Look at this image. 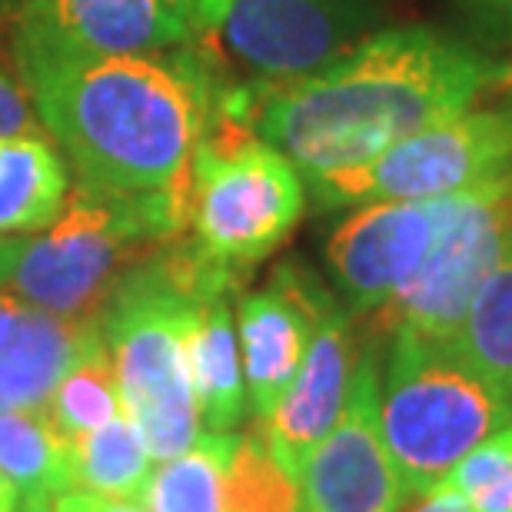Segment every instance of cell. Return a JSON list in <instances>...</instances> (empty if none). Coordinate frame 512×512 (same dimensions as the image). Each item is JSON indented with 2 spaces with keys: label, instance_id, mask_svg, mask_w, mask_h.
I'll return each instance as SVG.
<instances>
[{
  "label": "cell",
  "instance_id": "6da1fadb",
  "mask_svg": "<svg viewBox=\"0 0 512 512\" xmlns=\"http://www.w3.org/2000/svg\"><path fill=\"white\" fill-rule=\"evenodd\" d=\"M10 34L40 127L80 183L117 193H187L193 150L220 104L197 47L90 54L24 27Z\"/></svg>",
  "mask_w": 512,
  "mask_h": 512
},
{
  "label": "cell",
  "instance_id": "7a4b0ae2",
  "mask_svg": "<svg viewBox=\"0 0 512 512\" xmlns=\"http://www.w3.org/2000/svg\"><path fill=\"white\" fill-rule=\"evenodd\" d=\"M506 60L426 27L380 30L313 74L263 84L250 127L286 153L303 180H313L360 167L463 110L503 74Z\"/></svg>",
  "mask_w": 512,
  "mask_h": 512
},
{
  "label": "cell",
  "instance_id": "3957f363",
  "mask_svg": "<svg viewBox=\"0 0 512 512\" xmlns=\"http://www.w3.org/2000/svg\"><path fill=\"white\" fill-rule=\"evenodd\" d=\"M233 290L230 276L210 270L177 237L140 256L100 306V333L114 360L120 399L147 439L153 463L187 453L203 433L187 336L197 306Z\"/></svg>",
  "mask_w": 512,
  "mask_h": 512
},
{
  "label": "cell",
  "instance_id": "277c9868",
  "mask_svg": "<svg viewBox=\"0 0 512 512\" xmlns=\"http://www.w3.org/2000/svg\"><path fill=\"white\" fill-rule=\"evenodd\" d=\"M303 210L306 180L296 163L243 120L233 97H220L190 160L183 243L240 286L296 230Z\"/></svg>",
  "mask_w": 512,
  "mask_h": 512
},
{
  "label": "cell",
  "instance_id": "5b68a950",
  "mask_svg": "<svg viewBox=\"0 0 512 512\" xmlns=\"http://www.w3.org/2000/svg\"><path fill=\"white\" fill-rule=\"evenodd\" d=\"M187 193H117L70 183L64 210L20 240L10 293L57 316H97L140 256L183 237Z\"/></svg>",
  "mask_w": 512,
  "mask_h": 512
},
{
  "label": "cell",
  "instance_id": "8992f818",
  "mask_svg": "<svg viewBox=\"0 0 512 512\" xmlns=\"http://www.w3.org/2000/svg\"><path fill=\"white\" fill-rule=\"evenodd\" d=\"M380 373V426L406 499L443 486L456 463L512 423V389L489 380L456 343L393 330Z\"/></svg>",
  "mask_w": 512,
  "mask_h": 512
},
{
  "label": "cell",
  "instance_id": "52a82bcc",
  "mask_svg": "<svg viewBox=\"0 0 512 512\" xmlns=\"http://www.w3.org/2000/svg\"><path fill=\"white\" fill-rule=\"evenodd\" d=\"M512 173V57L463 110L409 133L380 157L306 180L323 210L370 200L456 197Z\"/></svg>",
  "mask_w": 512,
  "mask_h": 512
},
{
  "label": "cell",
  "instance_id": "ba28073f",
  "mask_svg": "<svg viewBox=\"0 0 512 512\" xmlns=\"http://www.w3.org/2000/svg\"><path fill=\"white\" fill-rule=\"evenodd\" d=\"M512 237V173L489 187L463 193L453 220L429 247L426 260L409 283L373 313L383 333L413 330L429 340L453 343L463 326L466 306L489 266Z\"/></svg>",
  "mask_w": 512,
  "mask_h": 512
},
{
  "label": "cell",
  "instance_id": "9c48e42d",
  "mask_svg": "<svg viewBox=\"0 0 512 512\" xmlns=\"http://www.w3.org/2000/svg\"><path fill=\"white\" fill-rule=\"evenodd\" d=\"M380 373L383 350L366 340L340 419L296 479L303 512H399L406 503L380 426Z\"/></svg>",
  "mask_w": 512,
  "mask_h": 512
},
{
  "label": "cell",
  "instance_id": "30bf717a",
  "mask_svg": "<svg viewBox=\"0 0 512 512\" xmlns=\"http://www.w3.org/2000/svg\"><path fill=\"white\" fill-rule=\"evenodd\" d=\"M463 200H370L356 203L326 240V263L346 310L373 316L409 283Z\"/></svg>",
  "mask_w": 512,
  "mask_h": 512
},
{
  "label": "cell",
  "instance_id": "8fae6325",
  "mask_svg": "<svg viewBox=\"0 0 512 512\" xmlns=\"http://www.w3.org/2000/svg\"><path fill=\"white\" fill-rule=\"evenodd\" d=\"M333 303L336 296L326 293L323 283L296 260L280 263L263 290L240 300L237 340L256 426L273 413L286 386L300 373L316 326Z\"/></svg>",
  "mask_w": 512,
  "mask_h": 512
},
{
  "label": "cell",
  "instance_id": "7c38bea8",
  "mask_svg": "<svg viewBox=\"0 0 512 512\" xmlns=\"http://www.w3.org/2000/svg\"><path fill=\"white\" fill-rule=\"evenodd\" d=\"M220 30L260 84H286L350 50L360 14L353 0H233Z\"/></svg>",
  "mask_w": 512,
  "mask_h": 512
},
{
  "label": "cell",
  "instance_id": "4fadbf2b",
  "mask_svg": "<svg viewBox=\"0 0 512 512\" xmlns=\"http://www.w3.org/2000/svg\"><path fill=\"white\" fill-rule=\"evenodd\" d=\"M14 27L90 54H163L207 37L193 0H20Z\"/></svg>",
  "mask_w": 512,
  "mask_h": 512
},
{
  "label": "cell",
  "instance_id": "5bb4252c",
  "mask_svg": "<svg viewBox=\"0 0 512 512\" xmlns=\"http://www.w3.org/2000/svg\"><path fill=\"white\" fill-rule=\"evenodd\" d=\"M356 360H360V343H356L353 313L336 300L316 326L300 373L286 386L273 413L260 423L263 443L293 479H300L306 459L340 419Z\"/></svg>",
  "mask_w": 512,
  "mask_h": 512
},
{
  "label": "cell",
  "instance_id": "9a60e30c",
  "mask_svg": "<svg viewBox=\"0 0 512 512\" xmlns=\"http://www.w3.org/2000/svg\"><path fill=\"white\" fill-rule=\"evenodd\" d=\"M100 340L97 316H57L24 306L0 343V413L37 409L54 396L67 370Z\"/></svg>",
  "mask_w": 512,
  "mask_h": 512
},
{
  "label": "cell",
  "instance_id": "2e32d148",
  "mask_svg": "<svg viewBox=\"0 0 512 512\" xmlns=\"http://www.w3.org/2000/svg\"><path fill=\"white\" fill-rule=\"evenodd\" d=\"M187 356L200 426L207 433H233L247 419L250 399L247 383H243V360L230 293H213L197 306L187 336Z\"/></svg>",
  "mask_w": 512,
  "mask_h": 512
},
{
  "label": "cell",
  "instance_id": "e0dca14e",
  "mask_svg": "<svg viewBox=\"0 0 512 512\" xmlns=\"http://www.w3.org/2000/svg\"><path fill=\"white\" fill-rule=\"evenodd\" d=\"M70 167L40 133L0 137V233L24 237L44 230L64 210Z\"/></svg>",
  "mask_w": 512,
  "mask_h": 512
},
{
  "label": "cell",
  "instance_id": "ac0fdd59",
  "mask_svg": "<svg viewBox=\"0 0 512 512\" xmlns=\"http://www.w3.org/2000/svg\"><path fill=\"white\" fill-rule=\"evenodd\" d=\"M0 476L24 506H54L74 489V446L57 433L47 409L0 413Z\"/></svg>",
  "mask_w": 512,
  "mask_h": 512
},
{
  "label": "cell",
  "instance_id": "d6986e66",
  "mask_svg": "<svg viewBox=\"0 0 512 512\" xmlns=\"http://www.w3.org/2000/svg\"><path fill=\"white\" fill-rule=\"evenodd\" d=\"M237 433H203L187 453L147 476L140 503L147 512H223V479Z\"/></svg>",
  "mask_w": 512,
  "mask_h": 512
},
{
  "label": "cell",
  "instance_id": "ffe728a7",
  "mask_svg": "<svg viewBox=\"0 0 512 512\" xmlns=\"http://www.w3.org/2000/svg\"><path fill=\"white\" fill-rule=\"evenodd\" d=\"M453 343L476 370L512 389V237L476 286Z\"/></svg>",
  "mask_w": 512,
  "mask_h": 512
},
{
  "label": "cell",
  "instance_id": "44dd1931",
  "mask_svg": "<svg viewBox=\"0 0 512 512\" xmlns=\"http://www.w3.org/2000/svg\"><path fill=\"white\" fill-rule=\"evenodd\" d=\"M70 446H74V489L114 499H140L153 456L127 409Z\"/></svg>",
  "mask_w": 512,
  "mask_h": 512
},
{
  "label": "cell",
  "instance_id": "7402d4cb",
  "mask_svg": "<svg viewBox=\"0 0 512 512\" xmlns=\"http://www.w3.org/2000/svg\"><path fill=\"white\" fill-rule=\"evenodd\" d=\"M50 423L67 443H77L80 436L94 433L114 416L124 413V399H120V383L110 350L100 340L70 366L64 380L57 383L54 396L44 403Z\"/></svg>",
  "mask_w": 512,
  "mask_h": 512
},
{
  "label": "cell",
  "instance_id": "603a6c76",
  "mask_svg": "<svg viewBox=\"0 0 512 512\" xmlns=\"http://www.w3.org/2000/svg\"><path fill=\"white\" fill-rule=\"evenodd\" d=\"M223 512H303L300 483L273 459L263 433H243L233 443Z\"/></svg>",
  "mask_w": 512,
  "mask_h": 512
},
{
  "label": "cell",
  "instance_id": "cb8c5ba5",
  "mask_svg": "<svg viewBox=\"0 0 512 512\" xmlns=\"http://www.w3.org/2000/svg\"><path fill=\"white\" fill-rule=\"evenodd\" d=\"M446 483L466 496L469 512H512V423L469 449Z\"/></svg>",
  "mask_w": 512,
  "mask_h": 512
},
{
  "label": "cell",
  "instance_id": "d4e9b609",
  "mask_svg": "<svg viewBox=\"0 0 512 512\" xmlns=\"http://www.w3.org/2000/svg\"><path fill=\"white\" fill-rule=\"evenodd\" d=\"M40 117L34 110L24 80H20L17 67H7L0 60V137H14V133H37Z\"/></svg>",
  "mask_w": 512,
  "mask_h": 512
},
{
  "label": "cell",
  "instance_id": "484cf974",
  "mask_svg": "<svg viewBox=\"0 0 512 512\" xmlns=\"http://www.w3.org/2000/svg\"><path fill=\"white\" fill-rule=\"evenodd\" d=\"M483 34L512 44V0H463Z\"/></svg>",
  "mask_w": 512,
  "mask_h": 512
},
{
  "label": "cell",
  "instance_id": "4316f807",
  "mask_svg": "<svg viewBox=\"0 0 512 512\" xmlns=\"http://www.w3.org/2000/svg\"><path fill=\"white\" fill-rule=\"evenodd\" d=\"M57 506L67 509V512H147L137 503V499L97 496V493H84V489H70V493H60Z\"/></svg>",
  "mask_w": 512,
  "mask_h": 512
},
{
  "label": "cell",
  "instance_id": "83f0119b",
  "mask_svg": "<svg viewBox=\"0 0 512 512\" xmlns=\"http://www.w3.org/2000/svg\"><path fill=\"white\" fill-rule=\"evenodd\" d=\"M406 512H469L466 496L456 486H436L426 496H416V506H409Z\"/></svg>",
  "mask_w": 512,
  "mask_h": 512
},
{
  "label": "cell",
  "instance_id": "f1b7e54d",
  "mask_svg": "<svg viewBox=\"0 0 512 512\" xmlns=\"http://www.w3.org/2000/svg\"><path fill=\"white\" fill-rule=\"evenodd\" d=\"M193 4H197V14H200L203 30H207V34H217L233 0H193Z\"/></svg>",
  "mask_w": 512,
  "mask_h": 512
},
{
  "label": "cell",
  "instance_id": "f546056e",
  "mask_svg": "<svg viewBox=\"0 0 512 512\" xmlns=\"http://www.w3.org/2000/svg\"><path fill=\"white\" fill-rule=\"evenodd\" d=\"M24 300H17L14 293H0V343L7 340V333L14 330V323H17V316L24 313Z\"/></svg>",
  "mask_w": 512,
  "mask_h": 512
},
{
  "label": "cell",
  "instance_id": "4dcf8cb0",
  "mask_svg": "<svg viewBox=\"0 0 512 512\" xmlns=\"http://www.w3.org/2000/svg\"><path fill=\"white\" fill-rule=\"evenodd\" d=\"M20 250V237H4L0 233V286L10 283V273H14V260Z\"/></svg>",
  "mask_w": 512,
  "mask_h": 512
},
{
  "label": "cell",
  "instance_id": "1f68e13d",
  "mask_svg": "<svg viewBox=\"0 0 512 512\" xmlns=\"http://www.w3.org/2000/svg\"><path fill=\"white\" fill-rule=\"evenodd\" d=\"M17 506H20L17 489L10 486L4 476H0V512H17Z\"/></svg>",
  "mask_w": 512,
  "mask_h": 512
},
{
  "label": "cell",
  "instance_id": "d6a6232c",
  "mask_svg": "<svg viewBox=\"0 0 512 512\" xmlns=\"http://www.w3.org/2000/svg\"><path fill=\"white\" fill-rule=\"evenodd\" d=\"M17 10H20V0H0V37H4V30L14 27Z\"/></svg>",
  "mask_w": 512,
  "mask_h": 512
},
{
  "label": "cell",
  "instance_id": "836d02e7",
  "mask_svg": "<svg viewBox=\"0 0 512 512\" xmlns=\"http://www.w3.org/2000/svg\"><path fill=\"white\" fill-rule=\"evenodd\" d=\"M54 512H67V509H60V506H57V499H54Z\"/></svg>",
  "mask_w": 512,
  "mask_h": 512
}]
</instances>
